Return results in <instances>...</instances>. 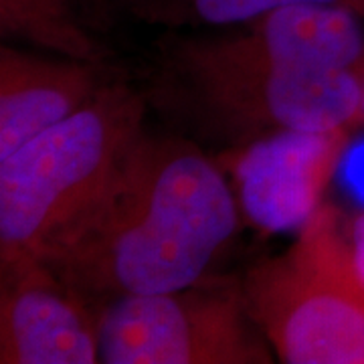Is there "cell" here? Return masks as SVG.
<instances>
[{
  "mask_svg": "<svg viewBox=\"0 0 364 364\" xmlns=\"http://www.w3.org/2000/svg\"><path fill=\"white\" fill-rule=\"evenodd\" d=\"M119 16L162 31L219 28L255 18L294 2L342 4L364 16V0H109Z\"/></svg>",
  "mask_w": 364,
  "mask_h": 364,
  "instance_id": "cell-10",
  "label": "cell"
},
{
  "mask_svg": "<svg viewBox=\"0 0 364 364\" xmlns=\"http://www.w3.org/2000/svg\"><path fill=\"white\" fill-rule=\"evenodd\" d=\"M245 221L215 154L144 126L102 196L43 263L100 308L219 272Z\"/></svg>",
  "mask_w": 364,
  "mask_h": 364,
  "instance_id": "cell-1",
  "label": "cell"
},
{
  "mask_svg": "<svg viewBox=\"0 0 364 364\" xmlns=\"http://www.w3.org/2000/svg\"><path fill=\"white\" fill-rule=\"evenodd\" d=\"M350 130H289L215 154L233 186L245 227L299 231L324 205L350 146Z\"/></svg>",
  "mask_w": 364,
  "mask_h": 364,
  "instance_id": "cell-6",
  "label": "cell"
},
{
  "mask_svg": "<svg viewBox=\"0 0 364 364\" xmlns=\"http://www.w3.org/2000/svg\"><path fill=\"white\" fill-rule=\"evenodd\" d=\"M109 0H0V37L35 51L97 65H122Z\"/></svg>",
  "mask_w": 364,
  "mask_h": 364,
  "instance_id": "cell-9",
  "label": "cell"
},
{
  "mask_svg": "<svg viewBox=\"0 0 364 364\" xmlns=\"http://www.w3.org/2000/svg\"><path fill=\"white\" fill-rule=\"evenodd\" d=\"M249 312L284 364H364V287L338 208L322 205L282 253L243 273Z\"/></svg>",
  "mask_w": 364,
  "mask_h": 364,
  "instance_id": "cell-4",
  "label": "cell"
},
{
  "mask_svg": "<svg viewBox=\"0 0 364 364\" xmlns=\"http://www.w3.org/2000/svg\"><path fill=\"white\" fill-rule=\"evenodd\" d=\"M104 364H273L249 312L243 275L213 273L193 286L130 296L102 310Z\"/></svg>",
  "mask_w": 364,
  "mask_h": 364,
  "instance_id": "cell-5",
  "label": "cell"
},
{
  "mask_svg": "<svg viewBox=\"0 0 364 364\" xmlns=\"http://www.w3.org/2000/svg\"><path fill=\"white\" fill-rule=\"evenodd\" d=\"M148 116L130 71L0 158V263L47 257L102 196Z\"/></svg>",
  "mask_w": 364,
  "mask_h": 364,
  "instance_id": "cell-3",
  "label": "cell"
},
{
  "mask_svg": "<svg viewBox=\"0 0 364 364\" xmlns=\"http://www.w3.org/2000/svg\"><path fill=\"white\" fill-rule=\"evenodd\" d=\"M363 77H364V71H363ZM363 122H364V107H363Z\"/></svg>",
  "mask_w": 364,
  "mask_h": 364,
  "instance_id": "cell-12",
  "label": "cell"
},
{
  "mask_svg": "<svg viewBox=\"0 0 364 364\" xmlns=\"http://www.w3.org/2000/svg\"><path fill=\"white\" fill-rule=\"evenodd\" d=\"M132 69L0 45V158L75 116Z\"/></svg>",
  "mask_w": 364,
  "mask_h": 364,
  "instance_id": "cell-8",
  "label": "cell"
},
{
  "mask_svg": "<svg viewBox=\"0 0 364 364\" xmlns=\"http://www.w3.org/2000/svg\"><path fill=\"white\" fill-rule=\"evenodd\" d=\"M102 310L43 261L0 263V363H102Z\"/></svg>",
  "mask_w": 364,
  "mask_h": 364,
  "instance_id": "cell-7",
  "label": "cell"
},
{
  "mask_svg": "<svg viewBox=\"0 0 364 364\" xmlns=\"http://www.w3.org/2000/svg\"><path fill=\"white\" fill-rule=\"evenodd\" d=\"M134 77L158 126L210 154L282 132L363 124L360 71L223 55L195 31H162Z\"/></svg>",
  "mask_w": 364,
  "mask_h": 364,
  "instance_id": "cell-2",
  "label": "cell"
},
{
  "mask_svg": "<svg viewBox=\"0 0 364 364\" xmlns=\"http://www.w3.org/2000/svg\"><path fill=\"white\" fill-rule=\"evenodd\" d=\"M346 239H348V251L354 273L364 287V210L346 225Z\"/></svg>",
  "mask_w": 364,
  "mask_h": 364,
  "instance_id": "cell-11",
  "label": "cell"
}]
</instances>
